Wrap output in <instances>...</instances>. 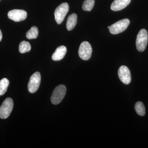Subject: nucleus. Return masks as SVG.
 Listing matches in <instances>:
<instances>
[{
    "label": "nucleus",
    "instance_id": "nucleus-1",
    "mask_svg": "<svg viewBox=\"0 0 148 148\" xmlns=\"http://www.w3.org/2000/svg\"><path fill=\"white\" fill-rule=\"evenodd\" d=\"M148 40V35L147 30L143 29L140 30L137 36L136 45L137 49L140 52H143L147 47Z\"/></svg>",
    "mask_w": 148,
    "mask_h": 148
},
{
    "label": "nucleus",
    "instance_id": "nucleus-2",
    "mask_svg": "<svg viewBox=\"0 0 148 148\" xmlns=\"http://www.w3.org/2000/svg\"><path fill=\"white\" fill-rule=\"evenodd\" d=\"M66 92V88L64 85H60L55 88L51 95V100L53 105H58L64 99Z\"/></svg>",
    "mask_w": 148,
    "mask_h": 148
},
{
    "label": "nucleus",
    "instance_id": "nucleus-3",
    "mask_svg": "<svg viewBox=\"0 0 148 148\" xmlns=\"http://www.w3.org/2000/svg\"><path fill=\"white\" fill-rule=\"evenodd\" d=\"M130 20L128 18H124L116 22L110 27H108L111 34H117L126 30L129 26Z\"/></svg>",
    "mask_w": 148,
    "mask_h": 148
},
{
    "label": "nucleus",
    "instance_id": "nucleus-4",
    "mask_svg": "<svg viewBox=\"0 0 148 148\" xmlns=\"http://www.w3.org/2000/svg\"><path fill=\"white\" fill-rule=\"evenodd\" d=\"M14 103L12 98H8L3 101L0 107V118L5 119L10 115L13 110Z\"/></svg>",
    "mask_w": 148,
    "mask_h": 148
},
{
    "label": "nucleus",
    "instance_id": "nucleus-5",
    "mask_svg": "<svg viewBox=\"0 0 148 148\" xmlns=\"http://www.w3.org/2000/svg\"><path fill=\"white\" fill-rule=\"evenodd\" d=\"M69 5L67 3H62L56 9L54 16L56 21L57 24H60L63 22L69 12Z\"/></svg>",
    "mask_w": 148,
    "mask_h": 148
},
{
    "label": "nucleus",
    "instance_id": "nucleus-6",
    "mask_svg": "<svg viewBox=\"0 0 148 148\" xmlns=\"http://www.w3.org/2000/svg\"><path fill=\"white\" fill-rule=\"evenodd\" d=\"M92 49L90 44L87 41H84L81 44L78 53L80 58L82 60H88L91 57Z\"/></svg>",
    "mask_w": 148,
    "mask_h": 148
},
{
    "label": "nucleus",
    "instance_id": "nucleus-7",
    "mask_svg": "<svg viewBox=\"0 0 148 148\" xmlns=\"http://www.w3.org/2000/svg\"><path fill=\"white\" fill-rule=\"evenodd\" d=\"M41 82V75L39 72H36L30 77L28 85V90L30 93H34L38 89Z\"/></svg>",
    "mask_w": 148,
    "mask_h": 148
},
{
    "label": "nucleus",
    "instance_id": "nucleus-8",
    "mask_svg": "<svg viewBox=\"0 0 148 148\" xmlns=\"http://www.w3.org/2000/svg\"><path fill=\"white\" fill-rule=\"evenodd\" d=\"M27 12L22 10L15 9L10 11L8 16V18L16 22L24 21L27 17Z\"/></svg>",
    "mask_w": 148,
    "mask_h": 148
},
{
    "label": "nucleus",
    "instance_id": "nucleus-9",
    "mask_svg": "<svg viewBox=\"0 0 148 148\" xmlns=\"http://www.w3.org/2000/svg\"><path fill=\"white\" fill-rule=\"evenodd\" d=\"M118 75L121 82L128 84L131 82V77L130 71L126 66H121L118 70Z\"/></svg>",
    "mask_w": 148,
    "mask_h": 148
},
{
    "label": "nucleus",
    "instance_id": "nucleus-10",
    "mask_svg": "<svg viewBox=\"0 0 148 148\" xmlns=\"http://www.w3.org/2000/svg\"><path fill=\"white\" fill-rule=\"evenodd\" d=\"M131 0H114L111 5L112 10L118 11L125 8L129 4Z\"/></svg>",
    "mask_w": 148,
    "mask_h": 148
},
{
    "label": "nucleus",
    "instance_id": "nucleus-11",
    "mask_svg": "<svg viewBox=\"0 0 148 148\" xmlns=\"http://www.w3.org/2000/svg\"><path fill=\"white\" fill-rule=\"evenodd\" d=\"M67 52V49L64 46L58 47L56 49L55 52L52 56V60L54 61L61 60L64 58Z\"/></svg>",
    "mask_w": 148,
    "mask_h": 148
},
{
    "label": "nucleus",
    "instance_id": "nucleus-12",
    "mask_svg": "<svg viewBox=\"0 0 148 148\" xmlns=\"http://www.w3.org/2000/svg\"><path fill=\"white\" fill-rule=\"evenodd\" d=\"M77 16L76 14H71L67 19L66 27L68 31H71L75 28L77 23Z\"/></svg>",
    "mask_w": 148,
    "mask_h": 148
},
{
    "label": "nucleus",
    "instance_id": "nucleus-13",
    "mask_svg": "<svg viewBox=\"0 0 148 148\" xmlns=\"http://www.w3.org/2000/svg\"><path fill=\"white\" fill-rule=\"evenodd\" d=\"M135 109L137 113L140 116H144L145 114V108L142 102H138L135 103Z\"/></svg>",
    "mask_w": 148,
    "mask_h": 148
},
{
    "label": "nucleus",
    "instance_id": "nucleus-14",
    "mask_svg": "<svg viewBox=\"0 0 148 148\" xmlns=\"http://www.w3.org/2000/svg\"><path fill=\"white\" fill-rule=\"evenodd\" d=\"M9 81L7 79L3 78L0 81V96L3 95L7 90Z\"/></svg>",
    "mask_w": 148,
    "mask_h": 148
},
{
    "label": "nucleus",
    "instance_id": "nucleus-15",
    "mask_svg": "<svg viewBox=\"0 0 148 148\" xmlns=\"http://www.w3.org/2000/svg\"><path fill=\"white\" fill-rule=\"evenodd\" d=\"M38 35V29L36 27H33L27 32L26 37L28 39L36 38Z\"/></svg>",
    "mask_w": 148,
    "mask_h": 148
},
{
    "label": "nucleus",
    "instance_id": "nucleus-16",
    "mask_svg": "<svg viewBox=\"0 0 148 148\" xmlns=\"http://www.w3.org/2000/svg\"><path fill=\"white\" fill-rule=\"evenodd\" d=\"M31 49V46L28 42L23 41L19 45V51L20 53H24L29 52Z\"/></svg>",
    "mask_w": 148,
    "mask_h": 148
},
{
    "label": "nucleus",
    "instance_id": "nucleus-17",
    "mask_svg": "<svg viewBox=\"0 0 148 148\" xmlns=\"http://www.w3.org/2000/svg\"><path fill=\"white\" fill-rule=\"evenodd\" d=\"M95 0H85L82 6V9L86 11H90L94 7Z\"/></svg>",
    "mask_w": 148,
    "mask_h": 148
},
{
    "label": "nucleus",
    "instance_id": "nucleus-18",
    "mask_svg": "<svg viewBox=\"0 0 148 148\" xmlns=\"http://www.w3.org/2000/svg\"><path fill=\"white\" fill-rule=\"evenodd\" d=\"M2 38V34L1 31L0 30V41L1 40Z\"/></svg>",
    "mask_w": 148,
    "mask_h": 148
},
{
    "label": "nucleus",
    "instance_id": "nucleus-19",
    "mask_svg": "<svg viewBox=\"0 0 148 148\" xmlns=\"http://www.w3.org/2000/svg\"><path fill=\"white\" fill-rule=\"evenodd\" d=\"M0 1H1V0H0Z\"/></svg>",
    "mask_w": 148,
    "mask_h": 148
}]
</instances>
